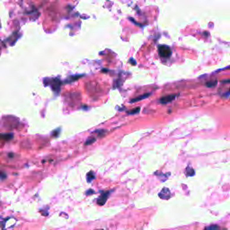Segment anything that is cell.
I'll return each mask as SVG.
<instances>
[{
	"label": "cell",
	"instance_id": "1",
	"mask_svg": "<svg viewBox=\"0 0 230 230\" xmlns=\"http://www.w3.org/2000/svg\"><path fill=\"white\" fill-rule=\"evenodd\" d=\"M110 193H111L110 191L104 192L103 193H102L99 196V198L96 200V203L98 204V205H100V206L104 205V204L106 203V201H107V200H108V198H109V196H110Z\"/></svg>",
	"mask_w": 230,
	"mask_h": 230
},
{
	"label": "cell",
	"instance_id": "2",
	"mask_svg": "<svg viewBox=\"0 0 230 230\" xmlns=\"http://www.w3.org/2000/svg\"><path fill=\"white\" fill-rule=\"evenodd\" d=\"M158 52H159L160 56L164 57V58H168V57L171 56L170 48L167 47V46H165V45H162V46L158 47Z\"/></svg>",
	"mask_w": 230,
	"mask_h": 230
},
{
	"label": "cell",
	"instance_id": "3",
	"mask_svg": "<svg viewBox=\"0 0 230 230\" xmlns=\"http://www.w3.org/2000/svg\"><path fill=\"white\" fill-rule=\"evenodd\" d=\"M159 197L163 200H168L172 197V193L167 188H164L160 192H159Z\"/></svg>",
	"mask_w": 230,
	"mask_h": 230
},
{
	"label": "cell",
	"instance_id": "4",
	"mask_svg": "<svg viewBox=\"0 0 230 230\" xmlns=\"http://www.w3.org/2000/svg\"><path fill=\"white\" fill-rule=\"evenodd\" d=\"M175 98V95H168V96H165L160 100V103L161 104H167L169 102L173 101Z\"/></svg>",
	"mask_w": 230,
	"mask_h": 230
},
{
	"label": "cell",
	"instance_id": "5",
	"mask_svg": "<svg viewBox=\"0 0 230 230\" xmlns=\"http://www.w3.org/2000/svg\"><path fill=\"white\" fill-rule=\"evenodd\" d=\"M59 87H60V81L57 78L52 79V89L55 91H59Z\"/></svg>",
	"mask_w": 230,
	"mask_h": 230
},
{
	"label": "cell",
	"instance_id": "6",
	"mask_svg": "<svg viewBox=\"0 0 230 230\" xmlns=\"http://www.w3.org/2000/svg\"><path fill=\"white\" fill-rule=\"evenodd\" d=\"M204 230H226V228H223L218 225H210L209 226H207Z\"/></svg>",
	"mask_w": 230,
	"mask_h": 230
},
{
	"label": "cell",
	"instance_id": "7",
	"mask_svg": "<svg viewBox=\"0 0 230 230\" xmlns=\"http://www.w3.org/2000/svg\"><path fill=\"white\" fill-rule=\"evenodd\" d=\"M94 178H95V174H94V173L93 171L87 173V174H86V180H87L88 183L93 182V180H94Z\"/></svg>",
	"mask_w": 230,
	"mask_h": 230
},
{
	"label": "cell",
	"instance_id": "8",
	"mask_svg": "<svg viewBox=\"0 0 230 230\" xmlns=\"http://www.w3.org/2000/svg\"><path fill=\"white\" fill-rule=\"evenodd\" d=\"M149 95H150V94H142V95H140V96H138L137 98L132 99L131 102V103H135V102H138V101H140V100H143V99L148 97Z\"/></svg>",
	"mask_w": 230,
	"mask_h": 230
},
{
	"label": "cell",
	"instance_id": "9",
	"mask_svg": "<svg viewBox=\"0 0 230 230\" xmlns=\"http://www.w3.org/2000/svg\"><path fill=\"white\" fill-rule=\"evenodd\" d=\"M185 172H186V175H188V176H192V175L195 174V171H194L191 166H188V167L186 168Z\"/></svg>",
	"mask_w": 230,
	"mask_h": 230
},
{
	"label": "cell",
	"instance_id": "10",
	"mask_svg": "<svg viewBox=\"0 0 230 230\" xmlns=\"http://www.w3.org/2000/svg\"><path fill=\"white\" fill-rule=\"evenodd\" d=\"M0 139H5V140H10L13 139L12 134H0Z\"/></svg>",
	"mask_w": 230,
	"mask_h": 230
},
{
	"label": "cell",
	"instance_id": "11",
	"mask_svg": "<svg viewBox=\"0 0 230 230\" xmlns=\"http://www.w3.org/2000/svg\"><path fill=\"white\" fill-rule=\"evenodd\" d=\"M94 133H96L97 135H98V137H103L105 133H106V131H104V130H98V131H95Z\"/></svg>",
	"mask_w": 230,
	"mask_h": 230
},
{
	"label": "cell",
	"instance_id": "12",
	"mask_svg": "<svg viewBox=\"0 0 230 230\" xmlns=\"http://www.w3.org/2000/svg\"><path fill=\"white\" fill-rule=\"evenodd\" d=\"M95 140H96V138L91 137V138H89V139L86 141V146H87V145H91V144H93L94 142H95Z\"/></svg>",
	"mask_w": 230,
	"mask_h": 230
},
{
	"label": "cell",
	"instance_id": "13",
	"mask_svg": "<svg viewBox=\"0 0 230 230\" xmlns=\"http://www.w3.org/2000/svg\"><path fill=\"white\" fill-rule=\"evenodd\" d=\"M140 110V108L139 107H138V108H136V109H134V110H131V111H130L129 112V114H133V113H137V112H139V111Z\"/></svg>",
	"mask_w": 230,
	"mask_h": 230
},
{
	"label": "cell",
	"instance_id": "14",
	"mask_svg": "<svg viewBox=\"0 0 230 230\" xmlns=\"http://www.w3.org/2000/svg\"><path fill=\"white\" fill-rule=\"evenodd\" d=\"M7 178V174L3 172H0V180H4Z\"/></svg>",
	"mask_w": 230,
	"mask_h": 230
},
{
	"label": "cell",
	"instance_id": "15",
	"mask_svg": "<svg viewBox=\"0 0 230 230\" xmlns=\"http://www.w3.org/2000/svg\"><path fill=\"white\" fill-rule=\"evenodd\" d=\"M94 191L92 190V189H89V190H87V191L86 192V195H92V194H94Z\"/></svg>",
	"mask_w": 230,
	"mask_h": 230
},
{
	"label": "cell",
	"instance_id": "16",
	"mask_svg": "<svg viewBox=\"0 0 230 230\" xmlns=\"http://www.w3.org/2000/svg\"><path fill=\"white\" fill-rule=\"evenodd\" d=\"M98 230H104V229H98Z\"/></svg>",
	"mask_w": 230,
	"mask_h": 230
}]
</instances>
